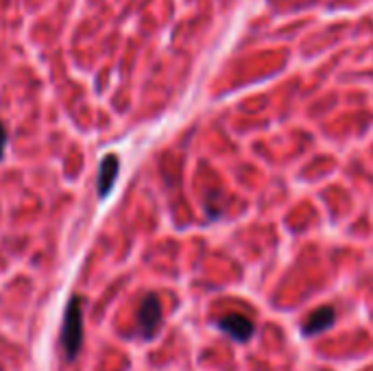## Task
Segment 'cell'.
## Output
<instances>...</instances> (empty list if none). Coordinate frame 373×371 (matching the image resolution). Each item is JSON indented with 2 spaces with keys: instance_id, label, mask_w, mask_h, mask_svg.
I'll return each instance as SVG.
<instances>
[{
  "instance_id": "6",
  "label": "cell",
  "mask_w": 373,
  "mask_h": 371,
  "mask_svg": "<svg viewBox=\"0 0 373 371\" xmlns=\"http://www.w3.org/2000/svg\"><path fill=\"white\" fill-rule=\"evenodd\" d=\"M5 147H7V129L3 123H0V160H3V155H5Z\"/></svg>"
},
{
  "instance_id": "5",
  "label": "cell",
  "mask_w": 373,
  "mask_h": 371,
  "mask_svg": "<svg viewBox=\"0 0 373 371\" xmlns=\"http://www.w3.org/2000/svg\"><path fill=\"white\" fill-rule=\"evenodd\" d=\"M118 168H121V164H118V157H116V155H107V157L103 160L101 170H99V186H96L101 199L107 196L109 190L113 188V184H116Z\"/></svg>"
},
{
  "instance_id": "4",
  "label": "cell",
  "mask_w": 373,
  "mask_h": 371,
  "mask_svg": "<svg viewBox=\"0 0 373 371\" xmlns=\"http://www.w3.org/2000/svg\"><path fill=\"white\" fill-rule=\"evenodd\" d=\"M336 321V312L332 306H321L314 312H310V317L306 319V323L301 326L304 336H317L325 330H330Z\"/></svg>"
},
{
  "instance_id": "3",
  "label": "cell",
  "mask_w": 373,
  "mask_h": 371,
  "mask_svg": "<svg viewBox=\"0 0 373 371\" xmlns=\"http://www.w3.org/2000/svg\"><path fill=\"white\" fill-rule=\"evenodd\" d=\"M218 330H223L227 336H232L236 343H247L255 332V326L249 317L232 312V315H225L223 319H218Z\"/></svg>"
},
{
  "instance_id": "1",
  "label": "cell",
  "mask_w": 373,
  "mask_h": 371,
  "mask_svg": "<svg viewBox=\"0 0 373 371\" xmlns=\"http://www.w3.org/2000/svg\"><path fill=\"white\" fill-rule=\"evenodd\" d=\"M81 340H83V321H81V301L79 297H72L68 308H66V317H64V330H62V343L68 360H74L79 350H81Z\"/></svg>"
},
{
  "instance_id": "2",
  "label": "cell",
  "mask_w": 373,
  "mask_h": 371,
  "mask_svg": "<svg viewBox=\"0 0 373 371\" xmlns=\"http://www.w3.org/2000/svg\"><path fill=\"white\" fill-rule=\"evenodd\" d=\"M162 326V304L157 299V295L149 293L145 299H142L140 312H138V330L142 338H153L155 332Z\"/></svg>"
}]
</instances>
